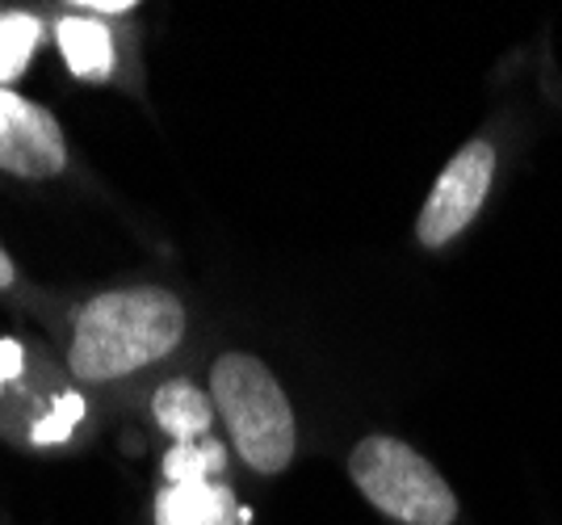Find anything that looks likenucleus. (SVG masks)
Here are the masks:
<instances>
[{
  "label": "nucleus",
  "instance_id": "obj_1",
  "mask_svg": "<svg viewBox=\"0 0 562 525\" xmlns=\"http://www.w3.org/2000/svg\"><path fill=\"white\" fill-rule=\"evenodd\" d=\"M47 324L71 379L114 407L206 349L189 290L165 278H126L55 294Z\"/></svg>",
  "mask_w": 562,
  "mask_h": 525
},
{
  "label": "nucleus",
  "instance_id": "obj_2",
  "mask_svg": "<svg viewBox=\"0 0 562 525\" xmlns=\"http://www.w3.org/2000/svg\"><path fill=\"white\" fill-rule=\"evenodd\" d=\"M202 375L211 391L218 437L232 450L235 471L260 483L285 476L303 454V421L285 379L257 349L235 340L202 349Z\"/></svg>",
  "mask_w": 562,
  "mask_h": 525
},
{
  "label": "nucleus",
  "instance_id": "obj_3",
  "mask_svg": "<svg viewBox=\"0 0 562 525\" xmlns=\"http://www.w3.org/2000/svg\"><path fill=\"white\" fill-rule=\"evenodd\" d=\"M114 404L85 391L55 345L0 333V442L22 454H80L110 425Z\"/></svg>",
  "mask_w": 562,
  "mask_h": 525
},
{
  "label": "nucleus",
  "instance_id": "obj_4",
  "mask_svg": "<svg viewBox=\"0 0 562 525\" xmlns=\"http://www.w3.org/2000/svg\"><path fill=\"white\" fill-rule=\"evenodd\" d=\"M525 135H529V110L513 101V105H495L492 119L479 122V131L462 139V147L432 177L412 223V244L424 257H446L479 227V219L492 211L495 193L520 160Z\"/></svg>",
  "mask_w": 562,
  "mask_h": 525
},
{
  "label": "nucleus",
  "instance_id": "obj_5",
  "mask_svg": "<svg viewBox=\"0 0 562 525\" xmlns=\"http://www.w3.org/2000/svg\"><path fill=\"white\" fill-rule=\"evenodd\" d=\"M345 476L382 525H470L446 471L391 429L357 433L345 446Z\"/></svg>",
  "mask_w": 562,
  "mask_h": 525
},
{
  "label": "nucleus",
  "instance_id": "obj_6",
  "mask_svg": "<svg viewBox=\"0 0 562 525\" xmlns=\"http://www.w3.org/2000/svg\"><path fill=\"white\" fill-rule=\"evenodd\" d=\"M239 471L223 437L156 454L147 525H252L239 501Z\"/></svg>",
  "mask_w": 562,
  "mask_h": 525
},
{
  "label": "nucleus",
  "instance_id": "obj_7",
  "mask_svg": "<svg viewBox=\"0 0 562 525\" xmlns=\"http://www.w3.org/2000/svg\"><path fill=\"white\" fill-rule=\"evenodd\" d=\"M50 51L64 72L89 89H114L135 101H147V64H143L139 22H110L68 4H47Z\"/></svg>",
  "mask_w": 562,
  "mask_h": 525
},
{
  "label": "nucleus",
  "instance_id": "obj_8",
  "mask_svg": "<svg viewBox=\"0 0 562 525\" xmlns=\"http://www.w3.org/2000/svg\"><path fill=\"white\" fill-rule=\"evenodd\" d=\"M0 172L25 186H59L80 172L64 122L55 110L0 85Z\"/></svg>",
  "mask_w": 562,
  "mask_h": 525
},
{
  "label": "nucleus",
  "instance_id": "obj_9",
  "mask_svg": "<svg viewBox=\"0 0 562 525\" xmlns=\"http://www.w3.org/2000/svg\"><path fill=\"white\" fill-rule=\"evenodd\" d=\"M122 407L156 437V450H165V446H198V442L218 437L211 391H206V375H202V354L172 366L165 375H156L131 400H122Z\"/></svg>",
  "mask_w": 562,
  "mask_h": 525
},
{
  "label": "nucleus",
  "instance_id": "obj_10",
  "mask_svg": "<svg viewBox=\"0 0 562 525\" xmlns=\"http://www.w3.org/2000/svg\"><path fill=\"white\" fill-rule=\"evenodd\" d=\"M50 43L47 4H0V85L18 89Z\"/></svg>",
  "mask_w": 562,
  "mask_h": 525
},
{
  "label": "nucleus",
  "instance_id": "obj_11",
  "mask_svg": "<svg viewBox=\"0 0 562 525\" xmlns=\"http://www.w3.org/2000/svg\"><path fill=\"white\" fill-rule=\"evenodd\" d=\"M0 303H9V308L18 311H34L43 320H47L50 303H55V294H47V290L38 287L4 244H0Z\"/></svg>",
  "mask_w": 562,
  "mask_h": 525
}]
</instances>
